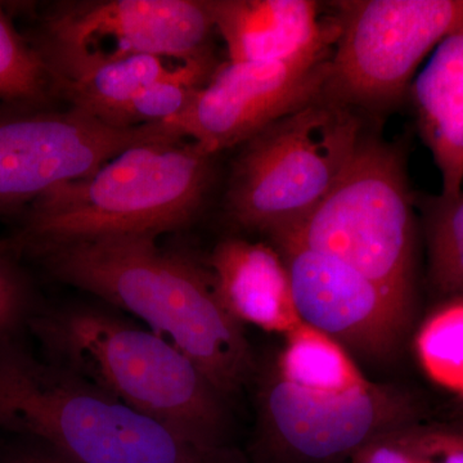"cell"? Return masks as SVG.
I'll list each match as a JSON object with an SVG mask.
<instances>
[{
    "label": "cell",
    "mask_w": 463,
    "mask_h": 463,
    "mask_svg": "<svg viewBox=\"0 0 463 463\" xmlns=\"http://www.w3.org/2000/svg\"><path fill=\"white\" fill-rule=\"evenodd\" d=\"M152 234H118L38 250L29 257L58 281L145 321L197 365L225 398L255 374L243 325L216 295L212 273Z\"/></svg>",
    "instance_id": "cell-1"
},
{
    "label": "cell",
    "mask_w": 463,
    "mask_h": 463,
    "mask_svg": "<svg viewBox=\"0 0 463 463\" xmlns=\"http://www.w3.org/2000/svg\"><path fill=\"white\" fill-rule=\"evenodd\" d=\"M27 328L52 364L194 443L231 447L224 395L155 332L88 303L36 309Z\"/></svg>",
    "instance_id": "cell-2"
},
{
    "label": "cell",
    "mask_w": 463,
    "mask_h": 463,
    "mask_svg": "<svg viewBox=\"0 0 463 463\" xmlns=\"http://www.w3.org/2000/svg\"><path fill=\"white\" fill-rule=\"evenodd\" d=\"M0 429L74 463H248L237 448L194 443L36 356L20 336L0 340Z\"/></svg>",
    "instance_id": "cell-3"
},
{
    "label": "cell",
    "mask_w": 463,
    "mask_h": 463,
    "mask_svg": "<svg viewBox=\"0 0 463 463\" xmlns=\"http://www.w3.org/2000/svg\"><path fill=\"white\" fill-rule=\"evenodd\" d=\"M214 156L184 139L133 146L30 203L5 245L16 257H29L75 241L182 230L203 205Z\"/></svg>",
    "instance_id": "cell-4"
},
{
    "label": "cell",
    "mask_w": 463,
    "mask_h": 463,
    "mask_svg": "<svg viewBox=\"0 0 463 463\" xmlns=\"http://www.w3.org/2000/svg\"><path fill=\"white\" fill-rule=\"evenodd\" d=\"M412 203L401 154L380 139L364 138L327 196L297 223L269 237L274 246H300L339 259L413 315Z\"/></svg>",
    "instance_id": "cell-5"
},
{
    "label": "cell",
    "mask_w": 463,
    "mask_h": 463,
    "mask_svg": "<svg viewBox=\"0 0 463 463\" xmlns=\"http://www.w3.org/2000/svg\"><path fill=\"white\" fill-rule=\"evenodd\" d=\"M362 139L354 109L325 96L269 125L232 167V221L268 236L297 223L334 188Z\"/></svg>",
    "instance_id": "cell-6"
},
{
    "label": "cell",
    "mask_w": 463,
    "mask_h": 463,
    "mask_svg": "<svg viewBox=\"0 0 463 463\" xmlns=\"http://www.w3.org/2000/svg\"><path fill=\"white\" fill-rule=\"evenodd\" d=\"M214 30L207 0H79L44 14L33 48L53 88L125 58L209 53Z\"/></svg>",
    "instance_id": "cell-7"
},
{
    "label": "cell",
    "mask_w": 463,
    "mask_h": 463,
    "mask_svg": "<svg viewBox=\"0 0 463 463\" xmlns=\"http://www.w3.org/2000/svg\"><path fill=\"white\" fill-rule=\"evenodd\" d=\"M325 97L347 108L380 109L410 90L417 69L463 23V0H346Z\"/></svg>",
    "instance_id": "cell-8"
},
{
    "label": "cell",
    "mask_w": 463,
    "mask_h": 463,
    "mask_svg": "<svg viewBox=\"0 0 463 463\" xmlns=\"http://www.w3.org/2000/svg\"><path fill=\"white\" fill-rule=\"evenodd\" d=\"M408 392L367 383L346 392H318L267 373L259 392V463H335L371 440L416 425Z\"/></svg>",
    "instance_id": "cell-9"
},
{
    "label": "cell",
    "mask_w": 463,
    "mask_h": 463,
    "mask_svg": "<svg viewBox=\"0 0 463 463\" xmlns=\"http://www.w3.org/2000/svg\"><path fill=\"white\" fill-rule=\"evenodd\" d=\"M176 139L160 125L118 128L67 106L0 103V214L96 172L133 146Z\"/></svg>",
    "instance_id": "cell-10"
},
{
    "label": "cell",
    "mask_w": 463,
    "mask_h": 463,
    "mask_svg": "<svg viewBox=\"0 0 463 463\" xmlns=\"http://www.w3.org/2000/svg\"><path fill=\"white\" fill-rule=\"evenodd\" d=\"M332 52L288 62H232L216 67L190 106L160 124L175 138L218 152L245 145L269 125L325 96Z\"/></svg>",
    "instance_id": "cell-11"
},
{
    "label": "cell",
    "mask_w": 463,
    "mask_h": 463,
    "mask_svg": "<svg viewBox=\"0 0 463 463\" xmlns=\"http://www.w3.org/2000/svg\"><path fill=\"white\" fill-rule=\"evenodd\" d=\"M288 268L298 318L368 361L397 355L412 315L373 279L339 259L274 246Z\"/></svg>",
    "instance_id": "cell-12"
},
{
    "label": "cell",
    "mask_w": 463,
    "mask_h": 463,
    "mask_svg": "<svg viewBox=\"0 0 463 463\" xmlns=\"http://www.w3.org/2000/svg\"><path fill=\"white\" fill-rule=\"evenodd\" d=\"M232 62H288L334 50L337 26L312 0H207Z\"/></svg>",
    "instance_id": "cell-13"
},
{
    "label": "cell",
    "mask_w": 463,
    "mask_h": 463,
    "mask_svg": "<svg viewBox=\"0 0 463 463\" xmlns=\"http://www.w3.org/2000/svg\"><path fill=\"white\" fill-rule=\"evenodd\" d=\"M209 270L216 295L241 325L285 335L300 325L288 268L274 246L225 239L215 246Z\"/></svg>",
    "instance_id": "cell-14"
},
{
    "label": "cell",
    "mask_w": 463,
    "mask_h": 463,
    "mask_svg": "<svg viewBox=\"0 0 463 463\" xmlns=\"http://www.w3.org/2000/svg\"><path fill=\"white\" fill-rule=\"evenodd\" d=\"M410 90L422 141L440 174V196H458L463 191V23L439 43Z\"/></svg>",
    "instance_id": "cell-15"
},
{
    "label": "cell",
    "mask_w": 463,
    "mask_h": 463,
    "mask_svg": "<svg viewBox=\"0 0 463 463\" xmlns=\"http://www.w3.org/2000/svg\"><path fill=\"white\" fill-rule=\"evenodd\" d=\"M205 54L125 58L58 81L53 85V91L62 96L69 106L109 124V118L137 94L157 81L181 74Z\"/></svg>",
    "instance_id": "cell-16"
},
{
    "label": "cell",
    "mask_w": 463,
    "mask_h": 463,
    "mask_svg": "<svg viewBox=\"0 0 463 463\" xmlns=\"http://www.w3.org/2000/svg\"><path fill=\"white\" fill-rule=\"evenodd\" d=\"M274 373L283 380L318 392H346L367 379L345 347L323 332L301 322L285 335Z\"/></svg>",
    "instance_id": "cell-17"
},
{
    "label": "cell",
    "mask_w": 463,
    "mask_h": 463,
    "mask_svg": "<svg viewBox=\"0 0 463 463\" xmlns=\"http://www.w3.org/2000/svg\"><path fill=\"white\" fill-rule=\"evenodd\" d=\"M218 66L213 52L200 57L181 74L157 81L137 94L109 118V125L118 128L149 127L165 124L178 118Z\"/></svg>",
    "instance_id": "cell-18"
},
{
    "label": "cell",
    "mask_w": 463,
    "mask_h": 463,
    "mask_svg": "<svg viewBox=\"0 0 463 463\" xmlns=\"http://www.w3.org/2000/svg\"><path fill=\"white\" fill-rule=\"evenodd\" d=\"M428 224L429 279L448 298L463 295V191L423 200Z\"/></svg>",
    "instance_id": "cell-19"
},
{
    "label": "cell",
    "mask_w": 463,
    "mask_h": 463,
    "mask_svg": "<svg viewBox=\"0 0 463 463\" xmlns=\"http://www.w3.org/2000/svg\"><path fill=\"white\" fill-rule=\"evenodd\" d=\"M417 353L435 383L463 397V295L448 298L425 322Z\"/></svg>",
    "instance_id": "cell-20"
},
{
    "label": "cell",
    "mask_w": 463,
    "mask_h": 463,
    "mask_svg": "<svg viewBox=\"0 0 463 463\" xmlns=\"http://www.w3.org/2000/svg\"><path fill=\"white\" fill-rule=\"evenodd\" d=\"M53 96L42 58L0 5V103L50 105Z\"/></svg>",
    "instance_id": "cell-21"
},
{
    "label": "cell",
    "mask_w": 463,
    "mask_h": 463,
    "mask_svg": "<svg viewBox=\"0 0 463 463\" xmlns=\"http://www.w3.org/2000/svg\"><path fill=\"white\" fill-rule=\"evenodd\" d=\"M36 309L32 285L16 255L0 243V340L20 336Z\"/></svg>",
    "instance_id": "cell-22"
},
{
    "label": "cell",
    "mask_w": 463,
    "mask_h": 463,
    "mask_svg": "<svg viewBox=\"0 0 463 463\" xmlns=\"http://www.w3.org/2000/svg\"><path fill=\"white\" fill-rule=\"evenodd\" d=\"M411 440L421 463H463V432L413 425Z\"/></svg>",
    "instance_id": "cell-23"
},
{
    "label": "cell",
    "mask_w": 463,
    "mask_h": 463,
    "mask_svg": "<svg viewBox=\"0 0 463 463\" xmlns=\"http://www.w3.org/2000/svg\"><path fill=\"white\" fill-rule=\"evenodd\" d=\"M380 435L350 457L352 463H421L411 440L410 429Z\"/></svg>",
    "instance_id": "cell-24"
},
{
    "label": "cell",
    "mask_w": 463,
    "mask_h": 463,
    "mask_svg": "<svg viewBox=\"0 0 463 463\" xmlns=\"http://www.w3.org/2000/svg\"><path fill=\"white\" fill-rule=\"evenodd\" d=\"M20 438L18 443L0 452V463H74L42 441Z\"/></svg>",
    "instance_id": "cell-25"
}]
</instances>
